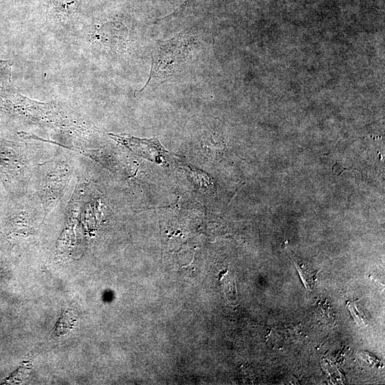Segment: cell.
Segmentation results:
<instances>
[{
	"instance_id": "3957f363",
	"label": "cell",
	"mask_w": 385,
	"mask_h": 385,
	"mask_svg": "<svg viewBox=\"0 0 385 385\" xmlns=\"http://www.w3.org/2000/svg\"><path fill=\"white\" fill-rule=\"evenodd\" d=\"M20 145L13 143H0V171L14 174L15 179L26 180L29 161L19 154Z\"/></svg>"
},
{
	"instance_id": "9c48e42d",
	"label": "cell",
	"mask_w": 385,
	"mask_h": 385,
	"mask_svg": "<svg viewBox=\"0 0 385 385\" xmlns=\"http://www.w3.org/2000/svg\"><path fill=\"white\" fill-rule=\"evenodd\" d=\"M195 0H185L183 4H182L178 9H176L170 15H168L163 18V19H170L178 15H180L188 6L192 4Z\"/></svg>"
},
{
	"instance_id": "6da1fadb",
	"label": "cell",
	"mask_w": 385,
	"mask_h": 385,
	"mask_svg": "<svg viewBox=\"0 0 385 385\" xmlns=\"http://www.w3.org/2000/svg\"><path fill=\"white\" fill-rule=\"evenodd\" d=\"M190 41L183 36L164 41L152 54V67L149 79L136 93L153 91L160 84L175 77L183 70L189 53Z\"/></svg>"
},
{
	"instance_id": "ba28073f",
	"label": "cell",
	"mask_w": 385,
	"mask_h": 385,
	"mask_svg": "<svg viewBox=\"0 0 385 385\" xmlns=\"http://www.w3.org/2000/svg\"><path fill=\"white\" fill-rule=\"evenodd\" d=\"M349 309H350V312L353 317H354L355 320L358 322V323H365L366 317L363 314V313L359 309L358 305L356 304L354 302H349L348 304Z\"/></svg>"
},
{
	"instance_id": "52a82bcc",
	"label": "cell",
	"mask_w": 385,
	"mask_h": 385,
	"mask_svg": "<svg viewBox=\"0 0 385 385\" xmlns=\"http://www.w3.org/2000/svg\"><path fill=\"white\" fill-rule=\"evenodd\" d=\"M13 61L0 60V83L10 81Z\"/></svg>"
},
{
	"instance_id": "8992f818",
	"label": "cell",
	"mask_w": 385,
	"mask_h": 385,
	"mask_svg": "<svg viewBox=\"0 0 385 385\" xmlns=\"http://www.w3.org/2000/svg\"><path fill=\"white\" fill-rule=\"evenodd\" d=\"M76 319L69 310H63L53 330L55 337H61L68 333L75 325Z\"/></svg>"
},
{
	"instance_id": "7a4b0ae2",
	"label": "cell",
	"mask_w": 385,
	"mask_h": 385,
	"mask_svg": "<svg viewBox=\"0 0 385 385\" xmlns=\"http://www.w3.org/2000/svg\"><path fill=\"white\" fill-rule=\"evenodd\" d=\"M109 135L114 140L126 146L135 154L156 163H162L165 154L168 153L156 138L140 139L133 136L113 133H109Z\"/></svg>"
},
{
	"instance_id": "5b68a950",
	"label": "cell",
	"mask_w": 385,
	"mask_h": 385,
	"mask_svg": "<svg viewBox=\"0 0 385 385\" xmlns=\"http://www.w3.org/2000/svg\"><path fill=\"white\" fill-rule=\"evenodd\" d=\"M284 244L287 249V253L298 270L304 285L307 289H312L316 280L317 272L311 269L312 267H309L308 263H304L289 249L287 241Z\"/></svg>"
},
{
	"instance_id": "277c9868",
	"label": "cell",
	"mask_w": 385,
	"mask_h": 385,
	"mask_svg": "<svg viewBox=\"0 0 385 385\" xmlns=\"http://www.w3.org/2000/svg\"><path fill=\"white\" fill-rule=\"evenodd\" d=\"M79 4L80 0H48V16L58 21H66L76 14Z\"/></svg>"
}]
</instances>
